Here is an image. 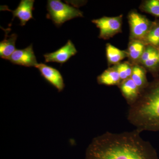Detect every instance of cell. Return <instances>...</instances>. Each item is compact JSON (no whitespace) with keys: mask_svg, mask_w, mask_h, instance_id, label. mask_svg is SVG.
Returning <instances> with one entry per match:
<instances>
[{"mask_svg":"<svg viewBox=\"0 0 159 159\" xmlns=\"http://www.w3.org/2000/svg\"><path fill=\"white\" fill-rule=\"evenodd\" d=\"M130 78L136 84L141 93L148 85L146 79L145 70L138 65L133 67L132 74Z\"/></svg>","mask_w":159,"mask_h":159,"instance_id":"15","label":"cell"},{"mask_svg":"<svg viewBox=\"0 0 159 159\" xmlns=\"http://www.w3.org/2000/svg\"><path fill=\"white\" fill-rule=\"evenodd\" d=\"M122 16L116 17H102L92 20L100 30L99 38L108 39L112 37L121 30Z\"/></svg>","mask_w":159,"mask_h":159,"instance_id":"5","label":"cell"},{"mask_svg":"<svg viewBox=\"0 0 159 159\" xmlns=\"http://www.w3.org/2000/svg\"><path fill=\"white\" fill-rule=\"evenodd\" d=\"M106 54L107 60L111 64L118 63L127 56L126 51L119 50L110 44L107 45Z\"/></svg>","mask_w":159,"mask_h":159,"instance_id":"16","label":"cell"},{"mask_svg":"<svg viewBox=\"0 0 159 159\" xmlns=\"http://www.w3.org/2000/svg\"><path fill=\"white\" fill-rule=\"evenodd\" d=\"M47 10V18L51 20L57 27H61L67 21L83 16L82 11L79 9L60 0L48 1Z\"/></svg>","mask_w":159,"mask_h":159,"instance_id":"3","label":"cell"},{"mask_svg":"<svg viewBox=\"0 0 159 159\" xmlns=\"http://www.w3.org/2000/svg\"><path fill=\"white\" fill-rule=\"evenodd\" d=\"M77 52L74 43L69 40L64 46L57 51L44 54L45 62L58 63L62 65L77 54Z\"/></svg>","mask_w":159,"mask_h":159,"instance_id":"6","label":"cell"},{"mask_svg":"<svg viewBox=\"0 0 159 159\" xmlns=\"http://www.w3.org/2000/svg\"><path fill=\"white\" fill-rule=\"evenodd\" d=\"M145 44H146L140 41L136 40L131 41L129 45L128 50L126 51L127 56L131 60L135 62H139L146 48Z\"/></svg>","mask_w":159,"mask_h":159,"instance_id":"14","label":"cell"},{"mask_svg":"<svg viewBox=\"0 0 159 159\" xmlns=\"http://www.w3.org/2000/svg\"><path fill=\"white\" fill-rule=\"evenodd\" d=\"M139 62L150 70H156L159 66V54L157 48L150 45L146 46Z\"/></svg>","mask_w":159,"mask_h":159,"instance_id":"12","label":"cell"},{"mask_svg":"<svg viewBox=\"0 0 159 159\" xmlns=\"http://www.w3.org/2000/svg\"><path fill=\"white\" fill-rule=\"evenodd\" d=\"M116 68L119 73L121 83L131 77L133 67L128 62H125L119 64Z\"/></svg>","mask_w":159,"mask_h":159,"instance_id":"18","label":"cell"},{"mask_svg":"<svg viewBox=\"0 0 159 159\" xmlns=\"http://www.w3.org/2000/svg\"><path fill=\"white\" fill-rule=\"evenodd\" d=\"M130 29V38L140 41L145 43L147 35L153 23L145 16L137 12L132 11L129 15Z\"/></svg>","mask_w":159,"mask_h":159,"instance_id":"4","label":"cell"},{"mask_svg":"<svg viewBox=\"0 0 159 159\" xmlns=\"http://www.w3.org/2000/svg\"><path fill=\"white\" fill-rule=\"evenodd\" d=\"M119 86L122 95L129 106L133 104L141 95V91L131 78L122 81Z\"/></svg>","mask_w":159,"mask_h":159,"instance_id":"11","label":"cell"},{"mask_svg":"<svg viewBox=\"0 0 159 159\" xmlns=\"http://www.w3.org/2000/svg\"><path fill=\"white\" fill-rule=\"evenodd\" d=\"M9 60L13 64L28 67H36L38 64L33 51L32 44L25 49H16L10 56Z\"/></svg>","mask_w":159,"mask_h":159,"instance_id":"7","label":"cell"},{"mask_svg":"<svg viewBox=\"0 0 159 159\" xmlns=\"http://www.w3.org/2000/svg\"><path fill=\"white\" fill-rule=\"evenodd\" d=\"M143 11L159 18V0L145 1L142 6Z\"/></svg>","mask_w":159,"mask_h":159,"instance_id":"19","label":"cell"},{"mask_svg":"<svg viewBox=\"0 0 159 159\" xmlns=\"http://www.w3.org/2000/svg\"><path fill=\"white\" fill-rule=\"evenodd\" d=\"M127 119L141 132L159 131V78L149 84L129 106Z\"/></svg>","mask_w":159,"mask_h":159,"instance_id":"2","label":"cell"},{"mask_svg":"<svg viewBox=\"0 0 159 159\" xmlns=\"http://www.w3.org/2000/svg\"><path fill=\"white\" fill-rule=\"evenodd\" d=\"M34 0H21L16 9L10 10L13 15L12 20L17 17L20 20V25L24 26L30 20L33 19L32 12L34 10Z\"/></svg>","mask_w":159,"mask_h":159,"instance_id":"9","label":"cell"},{"mask_svg":"<svg viewBox=\"0 0 159 159\" xmlns=\"http://www.w3.org/2000/svg\"><path fill=\"white\" fill-rule=\"evenodd\" d=\"M145 44L156 48L159 46V23H153L146 37Z\"/></svg>","mask_w":159,"mask_h":159,"instance_id":"17","label":"cell"},{"mask_svg":"<svg viewBox=\"0 0 159 159\" xmlns=\"http://www.w3.org/2000/svg\"><path fill=\"white\" fill-rule=\"evenodd\" d=\"M99 84L106 85H120L121 80L116 67L107 69L97 77Z\"/></svg>","mask_w":159,"mask_h":159,"instance_id":"13","label":"cell"},{"mask_svg":"<svg viewBox=\"0 0 159 159\" xmlns=\"http://www.w3.org/2000/svg\"><path fill=\"white\" fill-rule=\"evenodd\" d=\"M1 29L5 31V36L4 40L0 43V57L3 59L9 60L11 54L16 50L15 45L17 35L15 33L8 35V33L11 31L10 28Z\"/></svg>","mask_w":159,"mask_h":159,"instance_id":"10","label":"cell"},{"mask_svg":"<svg viewBox=\"0 0 159 159\" xmlns=\"http://www.w3.org/2000/svg\"><path fill=\"white\" fill-rule=\"evenodd\" d=\"M41 75L49 83L57 89L58 92H61L65 88L63 78L60 72L57 69L41 63L36 66Z\"/></svg>","mask_w":159,"mask_h":159,"instance_id":"8","label":"cell"},{"mask_svg":"<svg viewBox=\"0 0 159 159\" xmlns=\"http://www.w3.org/2000/svg\"><path fill=\"white\" fill-rule=\"evenodd\" d=\"M138 129L115 133L107 132L89 144L85 159H159L151 144Z\"/></svg>","mask_w":159,"mask_h":159,"instance_id":"1","label":"cell"},{"mask_svg":"<svg viewBox=\"0 0 159 159\" xmlns=\"http://www.w3.org/2000/svg\"><path fill=\"white\" fill-rule=\"evenodd\" d=\"M157 50L158 52L159 57V46L157 48Z\"/></svg>","mask_w":159,"mask_h":159,"instance_id":"20","label":"cell"}]
</instances>
